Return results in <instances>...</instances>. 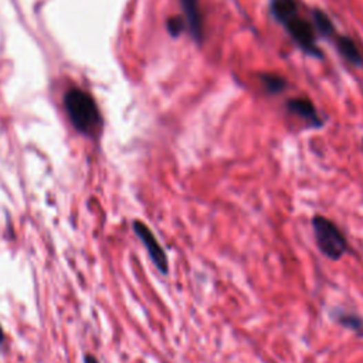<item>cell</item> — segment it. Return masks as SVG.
I'll use <instances>...</instances> for the list:
<instances>
[{
    "mask_svg": "<svg viewBox=\"0 0 363 363\" xmlns=\"http://www.w3.org/2000/svg\"><path fill=\"white\" fill-rule=\"evenodd\" d=\"M287 110L304 119L312 128H321L324 125V119L320 116L315 105L308 98H302V96H297V98H291L287 101Z\"/></svg>",
    "mask_w": 363,
    "mask_h": 363,
    "instance_id": "6",
    "label": "cell"
},
{
    "mask_svg": "<svg viewBox=\"0 0 363 363\" xmlns=\"http://www.w3.org/2000/svg\"><path fill=\"white\" fill-rule=\"evenodd\" d=\"M281 24L304 53L317 59L322 57V52L320 50L315 40V29L308 20L301 17L300 13H294L287 17Z\"/></svg>",
    "mask_w": 363,
    "mask_h": 363,
    "instance_id": "3",
    "label": "cell"
},
{
    "mask_svg": "<svg viewBox=\"0 0 363 363\" xmlns=\"http://www.w3.org/2000/svg\"><path fill=\"white\" fill-rule=\"evenodd\" d=\"M64 103L70 121L80 132L94 135L100 129L101 115L98 107L87 92L72 88L65 94Z\"/></svg>",
    "mask_w": 363,
    "mask_h": 363,
    "instance_id": "1",
    "label": "cell"
},
{
    "mask_svg": "<svg viewBox=\"0 0 363 363\" xmlns=\"http://www.w3.org/2000/svg\"><path fill=\"white\" fill-rule=\"evenodd\" d=\"M258 79L265 92L269 94H280L288 87L287 80L278 74H274V72H261V74H258Z\"/></svg>",
    "mask_w": 363,
    "mask_h": 363,
    "instance_id": "10",
    "label": "cell"
},
{
    "mask_svg": "<svg viewBox=\"0 0 363 363\" xmlns=\"http://www.w3.org/2000/svg\"><path fill=\"white\" fill-rule=\"evenodd\" d=\"M3 342V331H2V326H0V345H2Z\"/></svg>",
    "mask_w": 363,
    "mask_h": 363,
    "instance_id": "14",
    "label": "cell"
},
{
    "mask_svg": "<svg viewBox=\"0 0 363 363\" xmlns=\"http://www.w3.org/2000/svg\"><path fill=\"white\" fill-rule=\"evenodd\" d=\"M85 363H98V360H96L94 356H87Z\"/></svg>",
    "mask_w": 363,
    "mask_h": 363,
    "instance_id": "13",
    "label": "cell"
},
{
    "mask_svg": "<svg viewBox=\"0 0 363 363\" xmlns=\"http://www.w3.org/2000/svg\"><path fill=\"white\" fill-rule=\"evenodd\" d=\"M185 21H186V29L189 30L191 39L195 40L198 44H202L205 32H203V19L199 8V0H179Z\"/></svg>",
    "mask_w": 363,
    "mask_h": 363,
    "instance_id": "5",
    "label": "cell"
},
{
    "mask_svg": "<svg viewBox=\"0 0 363 363\" xmlns=\"http://www.w3.org/2000/svg\"><path fill=\"white\" fill-rule=\"evenodd\" d=\"M312 20L315 29L325 37H331L335 34V26L329 16L322 10H313L312 12Z\"/></svg>",
    "mask_w": 363,
    "mask_h": 363,
    "instance_id": "11",
    "label": "cell"
},
{
    "mask_svg": "<svg viewBox=\"0 0 363 363\" xmlns=\"http://www.w3.org/2000/svg\"><path fill=\"white\" fill-rule=\"evenodd\" d=\"M311 226L313 230L315 243L322 256L331 261H340L348 251V240L344 231L335 222L322 214L312 217Z\"/></svg>",
    "mask_w": 363,
    "mask_h": 363,
    "instance_id": "2",
    "label": "cell"
},
{
    "mask_svg": "<svg viewBox=\"0 0 363 363\" xmlns=\"http://www.w3.org/2000/svg\"><path fill=\"white\" fill-rule=\"evenodd\" d=\"M271 14L278 23H282L287 17L298 13V5L295 0H273L270 5Z\"/></svg>",
    "mask_w": 363,
    "mask_h": 363,
    "instance_id": "9",
    "label": "cell"
},
{
    "mask_svg": "<svg viewBox=\"0 0 363 363\" xmlns=\"http://www.w3.org/2000/svg\"><path fill=\"white\" fill-rule=\"evenodd\" d=\"M166 29L172 37H179L185 30H186V21L180 16H174L169 17L166 20Z\"/></svg>",
    "mask_w": 363,
    "mask_h": 363,
    "instance_id": "12",
    "label": "cell"
},
{
    "mask_svg": "<svg viewBox=\"0 0 363 363\" xmlns=\"http://www.w3.org/2000/svg\"><path fill=\"white\" fill-rule=\"evenodd\" d=\"M132 227H134V231L138 236V238L142 241V245L145 246V249H147L152 262L155 264L156 270L160 274L166 276L169 273L167 256H166V251L163 250V247L160 246V243L158 241V238L152 233V230L141 220H135Z\"/></svg>",
    "mask_w": 363,
    "mask_h": 363,
    "instance_id": "4",
    "label": "cell"
},
{
    "mask_svg": "<svg viewBox=\"0 0 363 363\" xmlns=\"http://www.w3.org/2000/svg\"><path fill=\"white\" fill-rule=\"evenodd\" d=\"M332 318L338 325H341L348 331H352L357 336H363V318L359 313L348 309L336 308L332 311Z\"/></svg>",
    "mask_w": 363,
    "mask_h": 363,
    "instance_id": "8",
    "label": "cell"
},
{
    "mask_svg": "<svg viewBox=\"0 0 363 363\" xmlns=\"http://www.w3.org/2000/svg\"><path fill=\"white\" fill-rule=\"evenodd\" d=\"M336 48L340 54L352 65H363V52L357 43L349 36H336Z\"/></svg>",
    "mask_w": 363,
    "mask_h": 363,
    "instance_id": "7",
    "label": "cell"
}]
</instances>
